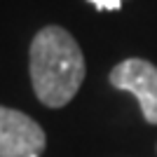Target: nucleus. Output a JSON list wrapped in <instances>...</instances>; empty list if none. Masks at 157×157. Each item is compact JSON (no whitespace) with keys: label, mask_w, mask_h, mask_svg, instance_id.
Listing matches in <instances>:
<instances>
[{"label":"nucleus","mask_w":157,"mask_h":157,"mask_svg":"<svg viewBox=\"0 0 157 157\" xmlns=\"http://www.w3.org/2000/svg\"><path fill=\"white\" fill-rule=\"evenodd\" d=\"M85 56L71 33L45 26L31 42V82L35 96L49 108L71 101L85 80Z\"/></svg>","instance_id":"nucleus-1"},{"label":"nucleus","mask_w":157,"mask_h":157,"mask_svg":"<svg viewBox=\"0 0 157 157\" xmlns=\"http://www.w3.org/2000/svg\"><path fill=\"white\" fill-rule=\"evenodd\" d=\"M47 136L26 113L0 105V157H40Z\"/></svg>","instance_id":"nucleus-2"},{"label":"nucleus","mask_w":157,"mask_h":157,"mask_svg":"<svg viewBox=\"0 0 157 157\" xmlns=\"http://www.w3.org/2000/svg\"><path fill=\"white\" fill-rule=\"evenodd\" d=\"M115 89L136 96L148 124H157V66L145 59H124L110 71Z\"/></svg>","instance_id":"nucleus-3"},{"label":"nucleus","mask_w":157,"mask_h":157,"mask_svg":"<svg viewBox=\"0 0 157 157\" xmlns=\"http://www.w3.org/2000/svg\"><path fill=\"white\" fill-rule=\"evenodd\" d=\"M96 10H110V12H115V10H120L122 7V2L124 0H89Z\"/></svg>","instance_id":"nucleus-4"}]
</instances>
